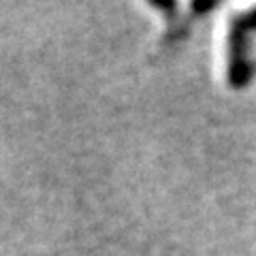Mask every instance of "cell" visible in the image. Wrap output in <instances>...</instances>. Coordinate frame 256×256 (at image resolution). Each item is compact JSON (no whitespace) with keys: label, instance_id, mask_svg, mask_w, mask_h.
<instances>
[{"label":"cell","instance_id":"1","mask_svg":"<svg viewBox=\"0 0 256 256\" xmlns=\"http://www.w3.org/2000/svg\"><path fill=\"white\" fill-rule=\"evenodd\" d=\"M256 32V6L235 13L228 26L226 41V82L233 90H244L256 75L252 60V34Z\"/></svg>","mask_w":256,"mask_h":256}]
</instances>
